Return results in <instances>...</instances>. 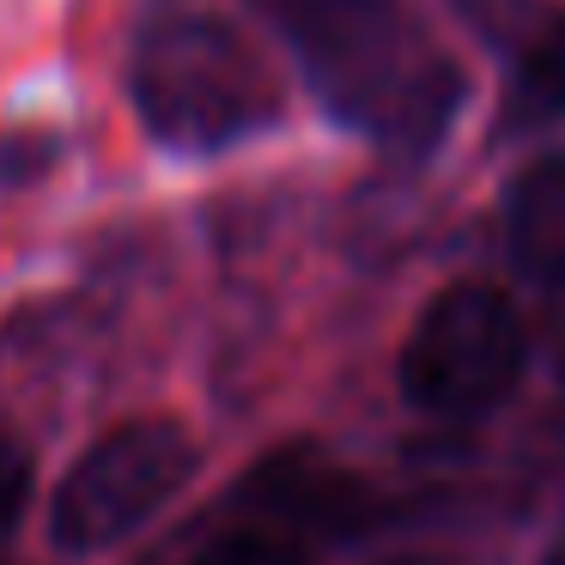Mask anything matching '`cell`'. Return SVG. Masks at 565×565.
<instances>
[{
    "mask_svg": "<svg viewBox=\"0 0 565 565\" xmlns=\"http://www.w3.org/2000/svg\"><path fill=\"white\" fill-rule=\"evenodd\" d=\"M305 67L334 122L419 159L462 104V74L402 0H249Z\"/></svg>",
    "mask_w": 565,
    "mask_h": 565,
    "instance_id": "obj_1",
    "label": "cell"
},
{
    "mask_svg": "<svg viewBox=\"0 0 565 565\" xmlns=\"http://www.w3.org/2000/svg\"><path fill=\"white\" fill-rule=\"evenodd\" d=\"M128 92L147 135L171 152H225L280 116V79L256 43L201 0H159L135 38Z\"/></svg>",
    "mask_w": 565,
    "mask_h": 565,
    "instance_id": "obj_2",
    "label": "cell"
},
{
    "mask_svg": "<svg viewBox=\"0 0 565 565\" xmlns=\"http://www.w3.org/2000/svg\"><path fill=\"white\" fill-rule=\"evenodd\" d=\"M189 565H310L305 547L292 535H274V529H232L213 547H201Z\"/></svg>",
    "mask_w": 565,
    "mask_h": 565,
    "instance_id": "obj_7",
    "label": "cell"
},
{
    "mask_svg": "<svg viewBox=\"0 0 565 565\" xmlns=\"http://www.w3.org/2000/svg\"><path fill=\"white\" fill-rule=\"evenodd\" d=\"M25 504H31V456L19 438L0 431V535L25 516Z\"/></svg>",
    "mask_w": 565,
    "mask_h": 565,
    "instance_id": "obj_8",
    "label": "cell"
},
{
    "mask_svg": "<svg viewBox=\"0 0 565 565\" xmlns=\"http://www.w3.org/2000/svg\"><path fill=\"white\" fill-rule=\"evenodd\" d=\"M195 468H201V444L177 419H128V426L104 431L55 487L50 504L55 547L74 553V559L122 547L135 529H147L195 480Z\"/></svg>",
    "mask_w": 565,
    "mask_h": 565,
    "instance_id": "obj_3",
    "label": "cell"
},
{
    "mask_svg": "<svg viewBox=\"0 0 565 565\" xmlns=\"http://www.w3.org/2000/svg\"><path fill=\"white\" fill-rule=\"evenodd\" d=\"M565 116V13H553L541 31H529V43L516 50L511 79H504V128H547Z\"/></svg>",
    "mask_w": 565,
    "mask_h": 565,
    "instance_id": "obj_6",
    "label": "cell"
},
{
    "mask_svg": "<svg viewBox=\"0 0 565 565\" xmlns=\"http://www.w3.org/2000/svg\"><path fill=\"white\" fill-rule=\"evenodd\" d=\"M523 377V322L492 286H444L402 347V395L419 414H487Z\"/></svg>",
    "mask_w": 565,
    "mask_h": 565,
    "instance_id": "obj_4",
    "label": "cell"
},
{
    "mask_svg": "<svg viewBox=\"0 0 565 565\" xmlns=\"http://www.w3.org/2000/svg\"><path fill=\"white\" fill-rule=\"evenodd\" d=\"M504 244L535 286H565V159H541L511 183Z\"/></svg>",
    "mask_w": 565,
    "mask_h": 565,
    "instance_id": "obj_5",
    "label": "cell"
},
{
    "mask_svg": "<svg viewBox=\"0 0 565 565\" xmlns=\"http://www.w3.org/2000/svg\"><path fill=\"white\" fill-rule=\"evenodd\" d=\"M390 565H444V559H390Z\"/></svg>",
    "mask_w": 565,
    "mask_h": 565,
    "instance_id": "obj_9",
    "label": "cell"
}]
</instances>
